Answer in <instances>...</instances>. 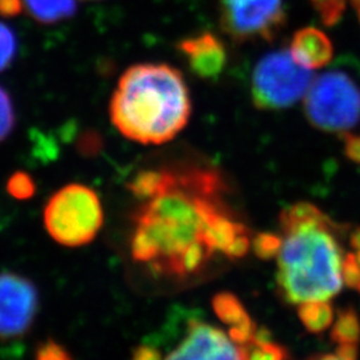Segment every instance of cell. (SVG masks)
<instances>
[{
	"label": "cell",
	"mask_w": 360,
	"mask_h": 360,
	"mask_svg": "<svg viewBox=\"0 0 360 360\" xmlns=\"http://www.w3.org/2000/svg\"><path fill=\"white\" fill-rule=\"evenodd\" d=\"M358 257H359V260H360V251H359V254H358Z\"/></svg>",
	"instance_id": "cell-30"
},
{
	"label": "cell",
	"mask_w": 360,
	"mask_h": 360,
	"mask_svg": "<svg viewBox=\"0 0 360 360\" xmlns=\"http://www.w3.org/2000/svg\"><path fill=\"white\" fill-rule=\"evenodd\" d=\"M314 82L312 70L300 65L290 50L266 55L251 79V96L259 110H283L306 96Z\"/></svg>",
	"instance_id": "cell-6"
},
{
	"label": "cell",
	"mask_w": 360,
	"mask_h": 360,
	"mask_svg": "<svg viewBox=\"0 0 360 360\" xmlns=\"http://www.w3.org/2000/svg\"><path fill=\"white\" fill-rule=\"evenodd\" d=\"M166 359H245L243 349L212 324L191 319L187 334Z\"/></svg>",
	"instance_id": "cell-9"
},
{
	"label": "cell",
	"mask_w": 360,
	"mask_h": 360,
	"mask_svg": "<svg viewBox=\"0 0 360 360\" xmlns=\"http://www.w3.org/2000/svg\"><path fill=\"white\" fill-rule=\"evenodd\" d=\"M16 115L10 94L0 86V143L4 142L15 129Z\"/></svg>",
	"instance_id": "cell-21"
},
{
	"label": "cell",
	"mask_w": 360,
	"mask_h": 360,
	"mask_svg": "<svg viewBox=\"0 0 360 360\" xmlns=\"http://www.w3.org/2000/svg\"><path fill=\"white\" fill-rule=\"evenodd\" d=\"M359 290H360V287H359Z\"/></svg>",
	"instance_id": "cell-31"
},
{
	"label": "cell",
	"mask_w": 360,
	"mask_h": 360,
	"mask_svg": "<svg viewBox=\"0 0 360 360\" xmlns=\"http://www.w3.org/2000/svg\"><path fill=\"white\" fill-rule=\"evenodd\" d=\"M349 245H352L356 251H360V227L351 233Z\"/></svg>",
	"instance_id": "cell-28"
},
{
	"label": "cell",
	"mask_w": 360,
	"mask_h": 360,
	"mask_svg": "<svg viewBox=\"0 0 360 360\" xmlns=\"http://www.w3.org/2000/svg\"><path fill=\"white\" fill-rule=\"evenodd\" d=\"M283 245L278 259V291L288 304L330 300L343 287V250L331 219L309 202L281 212Z\"/></svg>",
	"instance_id": "cell-2"
},
{
	"label": "cell",
	"mask_w": 360,
	"mask_h": 360,
	"mask_svg": "<svg viewBox=\"0 0 360 360\" xmlns=\"http://www.w3.org/2000/svg\"><path fill=\"white\" fill-rule=\"evenodd\" d=\"M30 16L41 25H56L77 13V0H23Z\"/></svg>",
	"instance_id": "cell-13"
},
{
	"label": "cell",
	"mask_w": 360,
	"mask_h": 360,
	"mask_svg": "<svg viewBox=\"0 0 360 360\" xmlns=\"http://www.w3.org/2000/svg\"><path fill=\"white\" fill-rule=\"evenodd\" d=\"M132 358L135 360H158L162 359V355L156 348L139 346L134 349Z\"/></svg>",
	"instance_id": "cell-26"
},
{
	"label": "cell",
	"mask_w": 360,
	"mask_h": 360,
	"mask_svg": "<svg viewBox=\"0 0 360 360\" xmlns=\"http://www.w3.org/2000/svg\"><path fill=\"white\" fill-rule=\"evenodd\" d=\"M297 316L311 334H322L334 322V309L328 300H309L300 303Z\"/></svg>",
	"instance_id": "cell-14"
},
{
	"label": "cell",
	"mask_w": 360,
	"mask_h": 360,
	"mask_svg": "<svg viewBox=\"0 0 360 360\" xmlns=\"http://www.w3.org/2000/svg\"><path fill=\"white\" fill-rule=\"evenodd\" d=\"M35 358L39 360H65L71 359L72 355L67 351V348L50 338L37 347Z\"/></svg>",
	"instance_id": "cell-22"
},
{
	"label": "cell",
	"mask_w": 360,
	"mask_h": 360,
	"mask_svg": "<svg viewBox=\"0 0 360 360\" xmlns=\"http://www.w3.org/2000/svg\"><path fill=\"white\" fill-rule=\"evenodd\" d=\"M242 349L245 359L282 360L290 358L287 349L275 343L271 338L270 331L266 328H257L252 340Z\"/></svg>",
	"instance_id": "cell-15"
},
{
	"label": "cell",
	"mask_w": 360,
	"mask_h": 360,
	"mask_svg": "<svg viewBox=\"0 0 360 360\" xmlns=\"http://www.w3.org/2000/svg\"><path fill=\"white\" fill-rule=\"evenodd\" d=\"M342 276L343 283L347 284L349 288L360 287V260L355 254H346L342 262Z\"/></svg>",
	"instance_id": "cell-23"
},
{
	"label": "cell",
	"mask_w": 360,
	"mask_h": 360,
	"mask_svg": "<svg viewBox=\"0 0 360 360\" xmlns=\"http://www.w3.org/2000/svg\"><path fill=\"white\" fill-rule=\"evenodd\" d=\"M7 193L16 200H28L37 191V184L31 175L23 171H18L7 180Z\"/></svg>",
	"instance_id": "cell-19"
},
{
	"label": "cell",
	"mask_w": 360,
	"mask_h": 360,
	"mask_svg": "<svg viewBox=\"0 0 360 360\" xmlns=\"http://www.w3.org/2000/svg\"><path fill=\"white\" fill-rule=\"evenodd\" d=\"M25 8L23 0H0V16L10 19L19 16Z\"/></svg>",
	"instance_id": "cell-25"
},
{
	"label": "cell",
	"mask_w": 360,
	"mask_h": 360,
	"mask_svg": "<svg viewBox=\"0 0 360 360\" xmlns=\"http://www.w3.org/2000/svg\"><path fill=\"white\" fill-rule=\"evenodd\" d=\"M290 51L300 65L316 70L331 62L334 47L323 31L315 27H304L294 34Z\"/></svg>",
	"instance_id": "cell-12"
},
{
	"label": "cell",
	"mask_w": 360,
	"mask_h": 360,
	"mask_svg": "<svg viewBox=\"0 0 360 360\" xmlns=\"http://www.w3.org/2000/svg\"><path fill=\"white\" fill-rule=\"evenodd\" d=\"M212 309L219 319L229 326V335L235 345L245 347L252 340L257 324L238 296L231 292H219L212 299Z\"/></svg>",
	"instance_id": "cell-11"
},
{
	"label": "cell",
	"mask_w": 360,
	"mask_h": 360,
	"mask_svg": "<svg viewBox=\"0 0 360 360\" xmlns=\"http://www.w3.org/2000/svg\"><path fill=\"white\" fill-rule=\"evenodd\" d=\"M39 311L35 283L15 272H0V343L30 333Z\"/></svg>",
	"instance_id": "cell-8"
},
{
	"label": "cell",
	"mask_w": 360,
	"mask_h": 360,
	"mask_svg": "<svg viewBox=\"0 0 360 360\" xmlns=\"http://www.w3.org/2000/svg\"><path fill=\"white\" fill-rule=\"evenodd\" d=\"M309 1L321 15L323 23L327 26H334L342 19L348 1L355 8L360 7V0H309Z\"/></svg>",
	"instance_id": "cell-17"
},
{
	"label": "cell",
	"mask_w": 360,
	"mask_h": 360,
	"mask_svg": "<svg viewBox=\"0 0 360 360\" xmlns=\"http://www.w3.org/2000/svg\"><path fill=\"white\" fill-rule=\"evenodd\" d=\"M18 53V39L11 27L0 22V72L13 65Z\"/></svg>",
	"instance_id": "cell-20"
},
{
	"label": "cell",
	"mask_w": 360,
	"mask_h": 360,
	"mask_svg": "<svg viewBox=\"0 0 360 360\" xmlns=\"http://www.w3.org/2000/svg\"><path fill=\"white\" fill-rule=\"evenodd\" d=\"M309 123L327 132H346L360 122V89L343 71H330L314 79L304 96Z\"/></svg>",
	"instance_id": "cell-5"
},
{
	"label": "cell",
	"mask_w": 360,
	"mask_h": 360,
	"mask_svg": "<svg viewBox=\"0 0 360 360\" xmlns=\"http://www.w3.org/2000/svg\"><path fill=\"white\" fill-rule=\"evenodd\" d=\"M330 336L336 345H358L360 321L356 311L354 309H340Z\"/></svg>",
	"instance_id": "cell-16"
},
{
	"label": "cell",
	"mask_w": 360,
	"mask_h": 360,
	"mask_svg": "<svg viewBox=\"0 0 360 360\" xmlns=\"http://www.w3.org/2000/svg\"><path fill=\"white\" fill-rule=\"evenodd\" d=\"M224 180L214 168H165L160 191L134 214L131 255L165 276L188 278L208 264V224L227 205Z\"/></svg>",
	"instance_id": "cell-1"
},
{
	"label": "cell",
	"mask_w": 360,
	"mask_h": 360,
	"mask_svg": "<svg viewBox=\"0 0 360 360\" xmlns=\"http://www.w3.org/2000/svg\"><path fill=\"white\" fill-rule=\"evenodd\" d=\"M345 154L354 163H360V135L345 134Z\"/></svg>",
	"instance_id": "cell-24"
},
{
	"label": "cell",
	"mask_w": 360,
	"mask_h": 360,
	"mask_svg": "<svg viewBox=\"0 0 360 360\" xmlns=\"http://www.w3.org/2000/svg\"><path fill=\"white\" fill-rule=\"evenodd\" d=\"M338 359L354 360L358 358V345H338L336 348Z\"/></svg>",
	"instance_id": "cell-27"
},
{
	"label": "cell",
	"mask_w": 360,
	"mask_h": 360,
	"mask_svg": "<svg viewBox=\"0 0 360 360\" xmlns=\"http://www.w3.org/2000/svg\"><path fill=\"white\" fill-rule=\"evenodd\" d=\"M193 74L202 79L218 77L227 63V51L221 40L211 32L183 39L178 44Z\"/></svg>",
	"instance_id": "cell-10"
},
{
	"label": "cell",
	"mask_w": 360,
	"mask_h": 360,
	"mask_svg": "<svg viewBox=\"0 0 360 360\" xmlns=\"http://www.w3.org/2000/svg\"><path fill=\"white\" fill-rule=\"evenodd\" d=\"M283 245L282 235L272 232H260L251 240V250L259 259L270 260L276 257Z\"/></svg>",
	"instance_id": "cell-18"
},
{
	"label": "cell",
	"mask_w": 360,
	"mask_h": 360,
	"mask_svg": "<svg viewBox=\"0 0 360 360\" xmlns=\"http://www.w3.org/2000/svg\"><path fill=\"white\" fill-rule=\"evenodd\" d=\"M190 91L176 68L141 63L131 65L117 82L110 116L129 141L163 144L184 129L191 116Z\"/></svg>",
	"instance_id": "cell-3"
},
{
	"label": "cell",
	"mask_w": 360,
	"mask_h": 360,
	"mask_svg": "<svg viewBox=\"0 0 360 360\" xmlns=\"http://www.w3.org/2000/svg\"><path fill=\"white\" fill-rule=\"evenodd\" d=\"M43 223L52 239L65 247L91 243L103 226V207L95 190L71 183L47 200Z\"/></svg>",
	"instance_id": "cell-4"
},
{
	"label": "cell",
	"mask_w": 360,
	"mask_h": 360,
	"mask_svg": "<svg viewBox=\"0 0 360 360\" xmlns=\"http://www.w3.org/2000/svg\"><path fill=\"white\" fill-rule=\"evenodd\" d=\"M221 30L236 43L271 41L287 20L283 0H219Z\"/></svg>",
	"instance_id": "cell-7"
},
{
	"label": "cell",
	"mask_w": 360,
	"mask_h": 360,
	"mask_svg": "<svg viewBox=\"0 0 360 360\" xmlns=\"http://www.w3.org/2000/svg\"><path fill=\"white\" fill-rule=\"evenodd\" d=\"M358 11H359V18H360V7L358 8Z\"/></svg>",
	"instance_id": "cell-29"
}]
</instances>
